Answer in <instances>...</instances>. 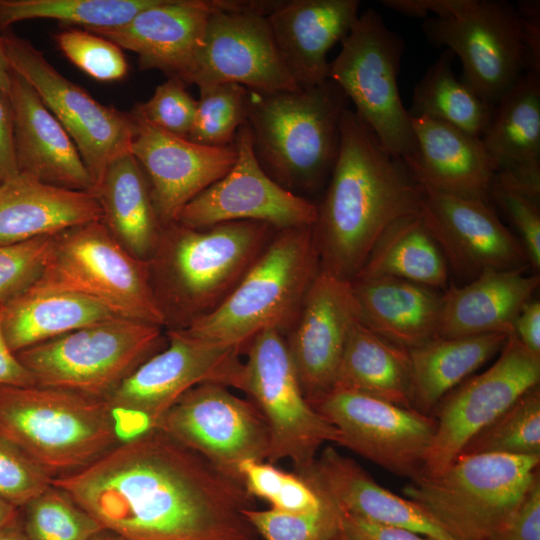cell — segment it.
<instances>
[{"mask_svg": "<svg viewBox=\"0 0 540 540\" xmlns=\"http://www.w3.org/2000/svg\"><path fill=\"white\" fill-rule=\"evenodd\" d=\"M454 55L445 50L414 88L410 116L442 121L482 137L494 106L481 98L452 69Z\"/></svg>", "mask_w": 540, "mask_h": 540, "instance_id": "cell-37", "label": "cell"}, {"mask_svg": "<svg viewBox=\"0 0 540 540\" xmlns=\"http://www.w3.org/2000/svg\"><path fill=\"white\" fill-rule=\"evenodd\" d=\"M18 174L46 184L94 192L95 183L74 142L33 87L11 69L7 93Z\"/></svg>", "mask_w": 540, "mask_h": 540, "instance_id": "cell-25", "label": "cell"}, {"mask_svg": "<svg viewBox=\"0 0 540 540\" xmlns=\"http://www.w3.org/2000/svg\"><path fill=\"white\" fill-rule=\"evenodd\" d=\"M347 108L348 98L330 79L275 93L248 90L247 124L263 170L295 194L322 189L337 158Z\"/></svg>", "mask_w": 540, "mask_h": 540, "instance_id": "cell-4", "label": "cell"}, {"mask_svg": "<svg viewBox=\"0 0 540 540\" xmlns=\"http://www.w3.org/2000/svg\"><path fill=\"white\" fill-rule=\"evenodd\" d=\"M540 382V356L510 334L497 360L462 382L436 405L435 436L423 475L441 473L466 444Z\"/></svg>", "mask_w": 540, "mask_h": 540, "instance_id": "cell-17", "label": "cell"}, {"mask_svg": "<svg viewBox=\"0 0 540 540\" xmlns=\"http://www.w3.org/2000/svg\"><path fill=\"white\" fill-rule=\"evenodd\" d=\"M194 123L188 140L204 146L232 145L239 128L247 123L248 90L224 83L199 88Z\"/></svg>", "mask_w": 540, "mask_h": 540, "instance_id": "cell-41", "label": "cell"}, {"mask_svg": "<svg viewBox=\"0 0 540 540\" xmlns=\"http://www.w3.org/2000/svg\"><path fill=\"white\" fill-rule=\"evenodd\" d=\"M277 229L258 221L205 228L162 227L147 260L150 285L167 329H185L233 292Z\"/></svg>", "mask_w": 540, "mask_h": 540, "instance_id": "cell-3", "label": "cell"}, {"mask_svg": "<svg viewBox=\"0 0 540 540\" xmlns=\"http://www.w3.org/2000/svg\"><path fill=\"white\" fill-rule=\"evenodd\" d=\"M509 335L435 338L409 350L411 408L431 415L440 400L498 354Z\"/></svg>", "mask_w": 540, "mask_h": 540, "instance_id": "cell-34", "label": "cell"}, {"mask_svg": "<svg viewBox=\"0 0 540 540\" xmlns=\"http://www.w3.org/2000/svg\"><path fill=\"white\" fill-rule=\"evenodd\" d=\"M310 404L338 430L339 445L410 481L423 475L436 432L431 415L338 389Z\"/></svg>", "mask_w": 540, "mask_h": 540, "instance_id": "cell-16", "label": "cell"}, {"mask_svg": "<svg viewBox=\"0 0 540 540\" xmlns=\"http://www.w3.org/2000/svg\"><path fill=\"white\" fill-rule=\"evenodd\" d=\"M10 72L11 68L7 61V57L0 36V89L6 94L8 93L10 87Z\"/></svg>", "mask_w": 540, "mask_h": 540, "instance_id": "cell-57", "label": "cell"}, {"mask_svg": "<svg viewBox=\"0 0 540 540\" xmlns=\"http://www.w3.org/2000/svg\"><path fill=\"white\" fill-rule=\"evenodd\" d=\"M91 540H128L116 533L108 530H104L101 533L94 536Z\"/></svg>", "mask_w": 540, "mask_h": 540, "instance_id": "cell-59", "label": "cell"}, {"mask_svg": "<svg viewBox=\"0 0 540 540\" xmlns=\"http://www.w3.org/2000/svg\"><path fill=\"white\" fill-rule=\"evenodd\" d=\"M530 352L540 356V302L531 299L518 313L512 333Z\"/></svg>", "mask_w": 540, "mask_h": 540, "instance_id": "cell-54", "label": "cell"}, {"mask_svg": "<svg viewBox=\"0 0 540 540\" xmlns=\"http://www.w3.org/2000/svg\"><path fill=\"white\" fill-rule=\"evenodd\" d=\"M528 267L489 270L462 287L442 294L437 338H458L491 333H513L521 308L540 284Z\"/></svg>", "mask_w": 540, "mask_h": 540, "instance_id": "cell-29", "label": "cell"}, {"mask_svg": "<svg viewBox=\"0 0 540 540\" xmlns=\"http://www.w3.org/2000/svg\"><path fill=\"white\" fill-rule=\"evenodd\" d=\"M358 318L371 331L407 350L437 338L442 294L407 280L351 281Z\"/></svg>", "mask_w": 540, "mask_h": 540, "instance_id": "cell-31", "label": "cell"}, {"mask_svg": "<svg viewBox=\"0 0 540 540\" xmlns=\"http://www.w3.org/2000/svg\"><path fill=\"white\" fill-rule=\"evenodd\" d=\"M54 40L70 62L98 81H118L128 73L122 49L102 36L85 29L67 28L55 34Z\"/></svg>", "mask_w": 540, "mask_h": 540, "instance_id": "cell-44", "label": "cell"}, {"mask_svg": "<svg viewBox=\"0 0 540 540\" xmlns=\"http://www.w3.org/2000/svg\"><path fill=\"white\" fill-rule=\"evenodd\" d=\"M473 453L540 455L539 385L527 391L477 433L460 454Z\"/></svg>", "mask_w": 540, "mask_h": 540, "instance_id": "cell-39", "label": "cell"}, {"mask_svg": "<svg viewBox=\"0 0 540 540\" xmlns=\"http://www.w3.org/2000/svg\"><path fill=\"white\" fill-rule=\"evenodd\" d=\"M323 498L322 506L311 512L252 508L243 514L264 540H326L341 531V516L337 506Z\"/></svg>", "mask_w": 540, "mask_h": 540, "instance_id": "cell-43", "label": "cell"}, {"mask_svg": "<svg viewBox=\"0 0 540 540\" xmlns=\"http://www.w3.org/2000/svg\"><path fill=\"white\" fill-rule=\"evenodd\" d=\"M421 185L354 110L341 122L337 158L312 226L321 269L352 281L381 235L420 212Z\"/></svg>", "mask_w": 540, "mask_h": 540, "instance_id": "cell-2", "label": "cell"}, {"mask_svg": "<svg viewBox=\"0 0 540 540\" xmlns=\"http://www.w3.org/2000/svg\"><path fill=\"white\" fill-rule=\"evenodd\" d=\"M130 153L142 168L162 227L175 222L194 197L222 178L234 165V144L204 146L169 134L143 119L134 109Z\"/></svg>", "mask_w": 540, "mask_h": 540, "instance_id": "cell-23", "label": "cell"}, {"mask_svg": "<svg viewBox=\"0 0 540 540\" xmlns=\"http://www.w3.org/2000/svg\"><path fill=\"white\" fill-rule=\"evenodd\" d=\"M516 11L526 53V72L540 75V2L520 1Z\"/></svg>", "mask_w": 540, "mask_h": 540, "instance_id": "cell-51", "label": "cell"}, {"mask_svg": "<svg viewBox=\"0 0 540 540\" xmlns=\"http://www.w3.org/2000/svg\"><path fill=\"white\" fill-rule=\"evenodd\" d=\"M156 0H0V32L32 19H51L85 30L125 24Z\"/></svg>", "mask_w": 540, "mask_h": 540, "instance_id": "cell-38", "label": "cell"}, {"mask_svg": "<svg viewBox=\"0 0 540 540\" xmlns=\"http://www.w3.org/2000/svg\"><path fill=\"white\" fill-rule=\"evenodd\" d=\"M52 236L0 245V305L6 304L39 280Z\"/></svg>", "mask_w": 540, "mask_h": 540, "instance_id": "cell-45", "label": "cell"}, {"mask_svg": "<svg viewBox=\"0 0 540 540\" xmlns=\"http://www.w3.org/2000/svg\"><path fill=\"white\" fill-rule=\"evenodd\" d=\"M435 46L447 47L462 65L461 79L495 106L527 71L516 7L502 0H470L459 14L422 25Z\"/></svg>", "mask_w": 540, "mask_h": 540, "instance_id": "cell-14", "label": "cell"}, {"mask_svg": "<svg viewBox=\"0 0 540 540\" xmlns=\"http://www.w3.org/2000/svg\"><path fill=\"white\" fill-rule=\"evenodd\" d=\"M420 212L448 268L471 281L485 271L528 267L526 252L489 202L421 185Z\"/></svg>", "mask_w": 540, "mask_h": 540, "instance_id": "cell-19", "label": "cell"}, {"mask_svg": "<svg viewBox=\"0 0 540 540\" xmlns=\"http://www.w3.org/2000/svg\"><path fill=\"white\" fill-rule=\"evenodd\" d=\"M241 8V0H156L123 25L90 32L134 52L140 69L190 84L210 15Z\"/></svg>", "mask_w": 540, "mask_h": 540, "instance_id": "cell-21", "label": "cell"}, {"mask_svg": "<svg viewBox=\"0 0 540 540\" xmlns=\"http://www.w3.org/2000/svg\"><path fill=\"white\" fill-rule=\"evenodd\" d=\"M20 511L28 540H91L105 530L65 491L52 484Z\"/></svg>", "mask_w": 540, "mask_h": 540, "instance_id": "cell-40", "label": "cell"}, {"mask_svg": "<svg viewBox=\"0 0 540 540\" xmlns=\"http://www.w3.org/2000/svg\"><path fill=\"white\" fill-rule=\"evenodd\" d=\"M17 174L12 109L8 95L0 89V185Z\"/></svg>", "mask_w": 540, "mask_h": 540, "instance_id": "cell-53", "label": "cell"}, {"mask_svg": "<svg viewBox=\"0 0 540 540\" xmlns=\"http://www.w3.org/2000/svg\"><path fill=\"white\" fill-rule=\"evenodd\" d=\"M0 436L52 478L87 467L121 442L105 400L39 385H0Z\"/></svg>", "mask_w": 540, "mask_h": 540, "instance_id": "cell-6", "label": "cell"}, {"mask_svg": "<svg viewBox=\"0 0 540 540\" xmlns=\"http://www.w3.org/2000/svg\"><path fill=\"white\" fill-rule=\"evenodd\" d=\"M163 329L113 317L15 354L36 385L106 400L140 364L165 347Z\"/></svg>", "mask_w": 540, "mask_h": 540, "instance_id": "cell-8", "label": "cell"}, {"mask_svg": "<svg viewBox=\"0 0 540 540\" xmlns=\"http://www.w3.org/2000/svg\"><path fill=\"white\" fill-rule=\"evenodd\" d=\"M154 428L239 481V466L244 461H266L268 456L269 431L258 408L218 383H202L188 390Z\"/></svg>", "mask_w": 540, "mask_h": 540, "instance_id": "cell-15", "label": "cell"}, {"mask_svg": "<svg viewBox=\"0 0 540 540\" xmlns=\"http://www.w3.org/2000/svg\"><path fill=\"white\" fill-rule=\"evenodd\" d=\"M320 269L312 226L276 230L228 298L183 330L242 352L263 331L285 336Z\"/></svg>", "mask_w": 540, "mask_h": 540, "instance_id": "cell-5", "label": "cell"}, {"mask_svg": "<svg viewBox=\"0 0 540 540\" xmlns=\"http://www.w3.org/2000/svg\"><path fill=\"white\" fill-rule=\"evenodd\" d=\"M113 317L121 316L88 296L31 286L3 305L2 331L17 353Z\"/></svg>", "mask_w": 540, "mask_h": 540, "instance_id": "cell-33", "label": "cell"}, {"mask_svg": "<svg viewBox=\"0 0 540 540\" xmlns=\"http://www.w3.org/2000/svg\"><path fill=\"white\" fill-rule=\"evenodd\" d=\"M102 220L96 195L17 174L0 185V245Z\"/></svg>", "mask_w": 540, "mask_h": 540, "instance_id": "cell-30", "label": "cell"}, {"mask_svg": "<svg viewBox=\"0 0 540 540\" xmlns=\"http://www.w3.org/2000/svg\"><path fill=\"white\" fill-rule=\"evenodd\" d=\"M326 540H351L341 529L340 532Z\"/></svg>", "mask_w": 540, "mask_h": 540, "instance_id": "cell-60", "label": "cell"}, {"mask_svg": "<svg viewBox=\"0 0 540 540\" xmlns=\"http://www.w3.org/2000/svg\"><path fill=\"white\" fill-rule=\"evenodd\" d=\"M233 144L237 159L232 168L187 203L175 222L190 228L234 221L264 222L277 230L313 226L317 204L287 190L263 170L247 123Z\"/></svg>", "mask_w": 540, "mask_h": 540, "instance_id": "cell-18", "label": "cell"}, {"mask_svg": "<svg viewBox=\"0 0 540 540\" xmlns=\"http://www.w3.org/2000/svg\"><path fill=\"white\" fill-rule=\"evenodd\" d=\"M197 100L176 78L158 85L153 95L133 109L153 126L178 137L188 138L196 114Z\"/></svg>", "mask_w": 540, "mask_h": 540, "instance_id": "cell-46", "label": "cell"}, {"mask_svg": "<svg viewBox=\"0 0 540 540\" xmlns=\"http://www.w3.org/2000/svg\"><path fill=\"white\" fill-rule=\"evenodd\" d=\"M52 477L0 436V499L22 508L51 485Z\"/></svg>", "mask_w": 540, "mask_h": 540, "instance_id": "cell-48", "label": "cell"}, {"mask_svg": "<svg viewBox=\"0 0 540 540\" xmlns=\"http://www.w3.org/2000/svg\"><path fill=\"white\" fill-rule=\"evenodd\" d=\"M470 0H382L383 6L411 17H426L434 13L437 18L453 17L463 11Z\"/></svg>", "mask_w": 540, "mask_h": 540, "instance_id": "cell-52", "label": "cell"}, {"mask_svg": "<svg viewBox=\"0 0 540 540\" xmlns=\"http://www.w3.org/2000/svg\"><path fill=\"white\" fill-rule=\"evenodd\" d=\"M293 471L344 513L437 540H456L423 508L378 484L354 459L332 446L325 447L308 465Z\"/></svg>", "mask_w": 540, "mask_h": 540, "instance_id": "cell-24", "label": "cell"}, {"mask_svg": "<svg viewBox=\"0 0 540 540\" xmlns=\"http://www.w3.org/2000/svg\"><path fill=\"white\" fill-rule=\"evenodd\" d=\"M20 508L0 499V529L20 516Z\"/></svg>", "mask_w": 540, "mask_h": 540, "instance_id": "cell-58", "label": "cell"}, {"mask_svg": "<svg viewBox=\"0 0 540 540\" xmlns=\"http://www.w3.org/2000/svg\"><path fill=\"white\" fill-rule=\"evenodd\" d=\"M0 36L10 68L33 87L66 130L96 187L108 165L130 152L135 134L131 112H122L94 99L59 73L29 40L11 31Z\"/></svg>", "mask_w": 540, "mask_h": 540, "instance_id": "cell-13", "label": "cell"}, {"mask_svg": "<svg viewBox=\"0 0 540 540\" xmlns=\"http://www.w3.org/2000/svg\"><path fill=\"white\" fill-rule=\"evenodd\" d=\"M224 83L259 93L300 88L279 55L266 16L223 10L210 15L190 84Z\"/></svg>", "mask_w": 540, "mask_h": 540, "instance_id": "cell-20", "label": "cell"}, {"mask_svg": "<svg viewBox=\"0 0 540 540\" xmlns=\"http://www.w3.org/2000/svg\"><path fill=\"white\" fill-rule=\"evenodd\" d=\"M358 0H283L267 16L279 55L300 87L328 80L327 54L359 18Z\"/></svg>", "mask_w": 540, "mask_h": 540, "instance_id": "cell-26", "label": "cell"}, {"mask_svg": "<svg viewBox=\"0 0 540 540\" xmlns=\"http://www.w3.org/2000/svg\"><path fill=\"white\" fill-rule=\"evenodd\" d=\"M241 391L254 403L269 431L266 461L288 459L293 469L311 463L326 443L339 444L338 430L306 399L290 360L285 337L274 330L246 346Z\"/></svg>", "mask_w": 540, "mask_h": 540, "instance_id": "cell-12", "label": "cell"}, {"mask_svg": "<svg viewBox=\"0 0 540 540\" xmlns=\"http://www.w3.org/2000/svg\"><path fill=\"white\" fill-rule=\"evenodd\" d=\"M167 344L140 364L105 400L121 441L156 426L188 390L207 382L241 389L242 351L167 329Z\"/></svg>", "mask_w": 540, "mask_h": 540, "instance_id": "cell-10", "label": "cell"}, {"mask_svg": "<svg viewBox=\"0 0 540 540\" xmlns=\"http://www.w3.org/2000/svg\"><path fill=\"white\" fill-rule=\"evenodd\" d=\"M481 139L495 178L540 199V75H522L494 106Z\"/></svg>", "mask_w": 540, "mask_h": 540, "instance_id": "cell-28", "label": "cell"}, {"mask_svg": "<svg viewBox=\"0 0 540 540\" xmlns=\"http://www.w3.org/2000/svg\"><path fill=\"white\" fill-rule=\"evenodd\" d=\"M489 201L504 213L517 232L534 271L540 268V199L506 185L496 178L492 183Z\"/></svg>", "mask_w": 540, "mask_h": 540, "instance_id": "cell-47", "label": "cell"}, {"mask_svg": "<svg viewBox=\"0 0 540 540\" xmlns=\"http://www.w3.org/2000/svg\"><path fill=\"white\" fill-rule=\"evenodd\" d=\"M241 481L253 498L287 513H305L319 509L324 498L298 473L287 472L273 463L247 460L239 466Z\"/></svg>", "mask_w": 540, "mask_h": 540, "instance_id": "cell-42", "label": "cell"}, {"mask_svg": "<svg viewBox=\"0 0 540 540\" xmlns=\"http://www.w3.org/2000/svg\"><path fill=\"white\" fill-rule=\"evenodd\" d=\"M378 277L448 288L447 262L419 213L388 227L353 280Z\"/></svg>", "mask_w": 540, "mask_h": 540, "instance_id": "cell-36", "label": "cell"}, {"mask_svg": "<svg viewBox=\"0 0 540 540\" xmlns=\"http://www.w3.org/2000/svg\"><path fill=\"white\" fill-rule=\"evenodd\" d=\"M340 516L341 529L351 540H437L408 529L371 523L342 511Z\"/></svg>", "mask_w": 540, "mask_h": 540, "instance_id": "cell-50", "label": "cell"}, {"mask_svg": "<svg viewBox=\"0 0 540 540\" xmlns=\"http://www.w3.org/2000/svg\"><path fill=\"white\" fill-rule=\"evenodd\" d=\"M0 540H28L21 522L20 516L0 529Z\"/></svg>", "mask_w": 540, "mask_h": 540, "instance_id": "cell-56", "label": "cell"}, {"mask_svg": "<svg viewBox=\"0 0 540 540\" xmlns=\"http://www.w3.org/2000/svg\"><path fill=\"white\" fill-rule=\"evenodd\" d=\"M328 78L351 101L355 113L393 156L406 160L416 150L410 114L397 83L404 42L369 8L341 42Z\"/></svg>", "mask_w": 540, "mask_h": 540, "instance_id": "cell-11", "label": "cell"}, {"mask_svg": "<svg viewBox=\"0 0 540 540\" xmlns=\"http://www.w3.org/2000/svg\"><path fill=\"white\" fill-rule=\"evenodd\" d=\"M3 305H0V385H36L30 372L9 348L2 331Z\"/></svg>", "mask_w": 540, "mask_h": 540, "instance_id": "cell-55", "label": "cell"}, {"mask_svg": "<svg viewBox=\"0 0 540 540\" xmlns=\"http://www.w3.org/2000/svg\"><path fill=\"white\" fill-rule=\"evenodd\" d=\"M33 286L79 293L121 317L166 327L147 261L129 253L102 220L54 234L43 273Z\"/></svg>", "mask_w": 540, "mask_h": 540, "instance_id": "cell-9", "label": "cell"}, {"mask_svg": "<svg viewBox=\"0 0 540 540\" xmlns=\"http://www.w3.org/2000/svg\"><path fill=\"white\" fill-rule=\"evenodd\" d=\"M51 484L128 540H257L243 483L157 428Z\"/></svg>", "mask_w": 540, "mask_h": 540, "instance_id": "cell-1", "label": "cell"}, {"mask_svg": "<svg viewBox=\"0 0 540 540\" xmlns=\"http://www.w3.org/2000/svg\"><path fill=\"white\" fill-rule=\"evenodd\" d=\"M491 540H540V478L510 521Z\"/></svg>", "mask_w": 540, "mask_h": 540, "instance_id": "cell-49", "label": "cell"}, {"mask_svg": "<svg viewBox=\"0 0 540 540\" xmlns=\"http://www.w3.org/2000/svg\"><path fill=\"white\" fill-rule=\"evenodd\" d=\"M414 154L404 160L425 187L489 202L496 166L482 139L442 121L410 116Z\"/></svg>", "mask_w": 540, "mask_h": 540, "instance_id": "cell-27", "label": "cell"}, {"mask_svg": "<svg viewBox=\"0 0 540 540\" xmlns=\"http://www.w3.org/2000/svg\"><path fill=\"white\" fill-rule=\"evenodd\" d=\"M358 319L351 281L320 269L295 325L284 336L309 403L333 388L350 331Z\"/></svg>", "mask_w": 540, "mask_h": 540, "instance_id": "cell-22", "label": "cell"}, {"mask_svg": "<svg viewBox=\"0 0 540 540\" xmlns=\"http://www.w3.org/2000/svg\"><path fill=\"white\" fill-rule=\"evenodd\" d=\"M333 389L352 391L411 408L409 350L354 323Z\"/></svg>", "mask_w": 540, "mask_h": 540, "instance_id": "cell-35", "label": "cell"}, {"mask_svg": "<svg viewBox=\"0 0 540 540\" xmlns=\"http://www.w3.org/2000/svg\"><path fill=\"white\" fill-rule=\"evenodd\" d=\"M94 194L109 232L134 257L147 261L158 244L162 225L148 180L130 152L108 165Z\"/></svg>", "mask_w": 540, "mask_h": 540, "instance_id": "cell-32", "label": "cell"}, {"mask_svg": "<svg viewBox=\"0 0 540 540\" xmlns=\"http://www.w3.org/2000/svg\"><path fill=\"white\" fill-rule=\"evenodd\" d=\"M540 455L460 454L441 473L403 488L456 540H491L540 478Z\"/></svg>", "mask_w": 540, "mask_h": 540, "instance_id": "cell-7", "label": "cell"}]
</instances>
